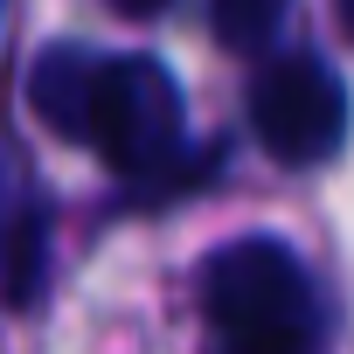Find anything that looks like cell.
<instances>
[{
  "label": "cell",
  "mask_w": 354,
  "mask_h": 354,
  "mask_svg": "<svg viewBox=\"0 0 354 354\" xmlns=\"http://www.w3.org/2000/svg\"><path fill=\"white\" fill-rule=\"evenodd\" d=\"M347 118H354L347 84L319 56H278L250 84V132L264 139V153L278 167H319V160H333L340 139H347Z\"/></svg>",
  "instance_id": "3957f363"
},
{
  "label": "cell",
  "mask_w": 354,
  "mask_h": 354,
  "mask_svg": "<svg viewBox=\"0 0 354 354\" xmlns=\"http://www.w3.org/2000/svg\"><path fill=\"white\" fill-rule=\"evenodd\" d=\"M285 8L292 0H209V21L230 49H264L285 28Z\"/></svg>",
  "instance_id": "277c9868"
},
{
  "label": "cell",
  "mask_w": 354,
  "mask_h": 354,
  "mask_svg": "<svg viewBox=\"0 0 354 354\" xmlns=\"http://www.w3.org/2000/svg\"><path fill=\"white\" fill-rule=\"evenodd\" d=\"M209 354H326L313 271L278 236H236L202 264Z\"/></svg>",
  "instance_id": "6da1fadb"
},
{
  "label": "cell",
  "mask_w": 354,
  "mask_h": 354,
  "mask_svg": "<svg viewBox=\"0 0 354 354\" xmlns=\"http://www.w3.org/2000/svg\"><path fill=\"white\" fill-rule=\"evenodd\" d=\"M111 8L125 15V21H153V15H167L174 0H111Z\"/></svg>",
  "instance_id": "5b68a950"
},
{
  "label": "cell",
  "mask_w": 354,
  "mask_h": 354,
  "mask_svg": "<svg viewBox=\"0 0 354 354\" xmlns=\"http://www.w3.org/2000/svg\"><path fill=\"white\" fill-rule=\"evenodd\" d=\"M333 15H340V28H347V42H354V0H333Z\"/></svg>",
  "instance_id": "8992f818"
},
{
  "label": "cell",
  "mask_w": 354,
  "mask_h": 354,
  "mask_svg": "<svg viewBox=\"0 0 354 354\" xmlns=\"http://www.w3.org/2000/svg\"><path fill=\"white\" fill-rule=\"evenodd\" d=\"M77 139L125 181H153L188 153V111L181 84L153 56H91L84 104H77Z\"/></svg>",
  "instance_id": "7a4b0ae2"
}]
</instances>
